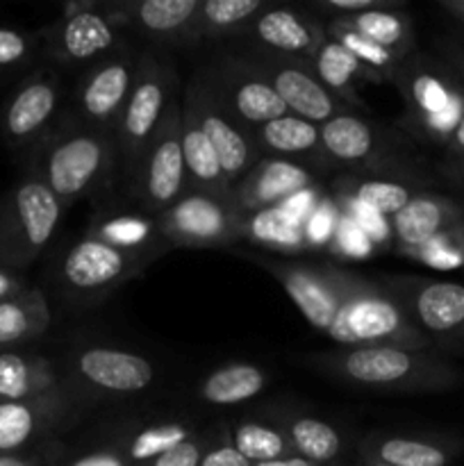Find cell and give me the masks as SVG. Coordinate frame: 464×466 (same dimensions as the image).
Here are the masks:
<instances>
[{
	"label": "cell",
	"mask_w": 464,
	"mask_h": 466,
	"mask_svg": "<svg viewBox=\"0 0 464 466\" xmlns=\"http://www.w3.org/2000/svg\"><path fill=\"white\" fill-rule=\"evenodd\" d=\"M298 458L318 466H341L348 455V437L328 419L300 410H271Z\"/></svg>",
	"instance_id": "4316f807"
},
{
	"label": "cell",
	"mask_w": 464,
	"mask_h": 466,
	"mask_svg": "<svg viewBox=\"0 0 464 466\" xmlns=\"http://www.w3.org/2000/svg\"><path fill=\"white\" fill-rule=\"evenodd\" d=\"M64 455H66L64 446L57 441H50V444L27 451V453L0 455V466H59Z\"/></svg>",
	"instance_id": "c3c4849f"
},
{
	"label": "cell",
	"mask_w": 464,
	"mask_h": 466,
	"mask_svg": "<svg viewBox=\"0 0 464 466\" xmlns=\"http://www.w3.org/2000/svg\"><path fill=\"white\" fill-rule=\"evenodd\" d=\"M62 382L82 400L121 403L153 390L157 367L146 355L107 344H86L71 349L59 364Z\"/></svg>",
	"instance_id": "8992f818"
},
{
	"label": "cell",
	"mask_w": 464,
	"mask_h": 466,
	"mask_svg": "<svg viewBox=\"0 0 464 466\" xmlns=\"http://www.w3.org/2000/svg\"><path fill=\"white\" fill-rule=\"evenodd\" d=\"M317 185V171L308 164L282 157H259L235 187V205L241 214L280 208L291 196Z\"/></svg>",
	"instance_id": "7402d4cb"
},
{
	"label": "cell",
	"mask_w": 464,
	"mask_h": 466,
	"mask_svg": "<svg viewBox=\"0 0 464 466\" xmlns=\"http://www.w3.org/2000/svg\"><path fill=\"white\" fill-rule=\"evenodd\" d=\"M394 86L405 103L403 127L421 144L444 150L464 118V86L444 59L414 50Z\"/></svg>",
	"instance_id": "277c9868"
},
{
	"label": "cell",
	"mask_w": 464,
	"mask_h": 466,
	"mask_svg": "<svg viewBox=\"0 0 464 466\" xmlns=\"http://www.w3.org/2000/svg\"><path fill=\"white\" fill-rule=\"evenodd\" d=\"M330 253H341L346 258H367L373 250V237L364 232L355 218L341 217L339 230H337L335 241L330 244Z\"/></svg>",
	"instance_id": "f6af8a7d"
},
{
	"label": "cell",
	"mask_w": 464,
	"mask_h": 466,
	"mask_svg": "<svg viewBox=\"0 0 464 466\" xmlns=\"http://www.w3.org/2000/svg\"><path fill=\"white\" fill-rule=\"evenodd\" d=\"M458 453L459 444L449 437L373 431L358 441L359 460L391 466H449Z\"/></svg>",
	"instance_id": "cb8c5ba5"
},
{
	"label": "cell",
	"mask_w": 464,
	"mask_h": 466,
	"mask_svg": "<svg viewBox=\"0 0 464 466\" xmlns=\"http://www.w3.org/2000/svg\"><path fill=\"white\" fill-rule=\"evenodd\" d=\"M326 32L330 39H335L337 44L344 46V48L348 50L359 64H364L368 71L376 73V76L380 77V82H389V85H394L396 76H398L400 66H403L405 62L403 57L389 53V50L373 44V41L364 39V36H359L358 32L350 30V27L341 21L326 23Z\"/></svg>",
	"instance_id": "f35d334b"
},
{
	"label": "cell",
	"mask_w": 464,
	"mask_h": 466,
	"mask_svg": "<svg viewBox=\"0 0 464 466\" xmlns=\"http://www.w3.org/2000/svg\"><path fill=\"white\" fill-rule=\"evenodd\" d=\"M89 405L82 403L64 382L45 394L14 403H0V455L27 453L50 444L71 428Z\"/></svg>",
	"instance_id": "4fadbf2b"
},
{
	"label": "cell",
	"mask_w": 464,
	"mask_h": 466,
	"mask_svg": "<svg viewBox=\"0 0 464 466\" xmlns=\"http://www.w3.org/2000/svg\"><path fill=\"white\" fill-rule=\"evenodd\" d=\"M239 232L241 239L250 241L268 253L300 255L309 250L303 221L287 212L282 205L257 209V212H244L239 221Z\"/></svg>",
	"instance_id": "e575fe53"
},
{
	"label": "cell",
	"mask_w": 464,
	"mask_h": 466,
	"mask_svg": "<svg viewBox=\"0 0 464 466\" xmlns=\"http://www.w3.org/2000/svg\"><path fill=\"white\" fill-rule=\"evenodd\" d=\"M39 35L41 55L59 68L91 66L130 46L126 32L105 12L103 0L66 3L62 16Z\"/></svg>",
	"instance_id": "9c48e42d"
},
{
	"label": "cell",
	"mask_w": 464,
	"mask_h": 466,
	"mask_svg": "<svg viewBox=\"0 0 464 466\" xmlns=\"http://www.w3.org/2000/svg\"><path fill=\"white\" fill-rule=\"evenodd\" d=\"M200 0H114L105 12L123 32L155 46H191Z\"/></svg>",
	"instance_id": "44dd1931"
},
{
	"label": "cell",
	"mask_w": 464,
	"mask_h": 466,
	"mask_svg": "<svg viewBox=\"0 0 464 466\" xmlns=\"http://www.w3.org/2000/svg\"><path fill=\"white\" fill-rule=\"evenodd\" d=\"M200 431L203 426H198L194 419L182 417V414H159V417L121 423L100 437V441H107L116 451H121L132 466H141L185 444Z\"/></svg>",
	"instance_id": "603a6c76"
},
{
	"label": "cell",
	"mask_w": 464,
	"mask_h": 466,
	"mask_svg": "<svg viewBox=\"0 0 464 466\" xmlns=\"http://www.w3.org/2000/svg\"><path fill=\"white\" fill-rule=\"evenodd\" d=\"M239 53L267 77L268 85L285 103L287 112L294 114V116L323 126L330 118L350 112V107H346L341 100H337L335 96L323 89L308 64L255 48H244Z\"/></svg>",
	"instance_id": "d6986e66"
},
{
	"label": "cell",
	"mask_w": 464,
	"mask_h": 466,
	"mask_svg": "<svg viewBox=\"0 0 464 466\" xmlns=\"http://www.w3.org/2000/svg\"><path fill=\"white\" fill-rule=\"evenodd\" d=\"M182 105L194 112L196 121L200 123L203 132L209 137V141H212L214 150L218 155V162H221L223 176H226L227 185L235 191L241 177L262 157L257 146H255L253 132L246 130L232 116L230 109L223 105V100L214 91L212 82L205 76V71H198L191 77V82L187 85Z\"/></svg>",
	"instance_id": "5bb4252c"
},
{
	"label": "cell",
	"mask_w": 464,
	"mask_h": 466,
	"mask_svg": "<svg viewBox=\"0 0 464 466\" xmlns=\"http://www.w3.org/2000/svg\"><path fill=\"white\" fill-rule=\"evenodd\" d=\"M66 208L36 176H23L0 198V267L21 273L57 232Z\"/></svg>",
	"instance_id": "ba28073f"
},
{
	"label": "cell",
	"mask_w": 464,
	"mask_h": 466,
	"mask_svg": "<svg viewBox=\"0 0 464 466\" xmlns=\"http://www.w3.org/2000/svg\"><path fill=\"white\" fill-rule=\"evenodd\" d=\"M253 137L262 157L294 159L312 168L323 164L328 167L321 144V127L317 123L285 114L259 126Z\"/></svg>",
	"instance_id": "f1b7e54d"
},
{
	"label": "cell",
	"mask_w": 464,
	"mask_h": 466,
	"mask_svg": "<svg viewBox=\"0 0 464 466\" xmlns=\"http://www.w3.org/2000/svg\"><path fill=\"white\" fill-rule=\"evenodd\" d=\"M62 382L55 360L27 350H0V403L27 400Z\"/></svg>",
	"instance_id": "1f68e13d"
},
{
	"label": "cell",
	"mask_w": 464,
	"mask_h": 466,
	"mask_svg": "<svg viewBox=\"0 0 464 466\" xmlns=\"http://www.w3.org/2000/svg\"><path fill=\"white\" fill-rule=\"evenodd\" d=\"M437 57L444 59L446 66L458 76L464 86V39L462 36H441L437 39Z\"/></svg>",
	"instance_id": "681fc988"
},
{
	"label": "cell",
	"mask_w": 464,
	"mask_h": 466,
	"mask_svg": "<svg viewBox=\"0 0 464 466\" xmlns=\"http://www.w3.org/2000/svg\"><path fill=\"white\" fill-rule=\"evenodd\" d=\"M309 71L314 73L323 89L337 100L346 105V107L355 109V112H367L368 105L358 91V82H376L380 85V77L373 71H368L364 64H359L344 46L337 44L335 39L328 36L317 50V55L309 62Z\"/></svg>",
	"instance_id": "f546056e"
},
{
	"label": "cell",
	"mask_w": 464,
	"mask_h": 466,
	"mask_svg": "<svg viewBox=\"0 0 464 466\" xmlns=\"http://www.w3.org/2000/svg\"><path fill=\"white\" fill-rule=\"evenodd\" d=\"M62 82L55 68H39L18 82L0 109V132L9 148L32 150L55 126Z\"/></svg>",
	"instance_id": "ac0fdd59"
},
{
	"label": "cell",
	"mask_w": 464,
	"mask_h": 466,
	"mask_svg": "<svg viewBox=\"0 0 464 466\" xmlns=\"http://www.w3.org/2000/svg\"><path fill=\"white\" fill-rule=\"evenodd\" d=\"M308 367L344 385L403 394L449 391L464 382L462 369L439 353L403 346L335 349L308 358Z\"/></svg>",
	"instance_id": "3957f363"
},
{
	"label": "cell",
	"mask_w": 464,
	"mask_h": 466,
	"mask_svg": "<svg viewBox=\"0 0 464 466\" xmlns=\"http://www.w3.org/2000/svg\"><path fill=\"white\" fill-rule=\"evenodd\" d=\"M64 208L89 198L118 173V148L112 130L86 126L76 116L55 123L30 150V171Z\"/></svg>",
	"instance_id": "7a4b0ae2"
},
{
	"label": "cell",
	"mask_w": 464,
	"mask_h": 466,
	"mask_svg": "<svg viewBox=\"0 0 464 466\" xmlns=\"http://www.w3.org/2000/svg\"><path fill=\"white\" fill-rule=\"evenodd\" d=\"M59 466H132L121 451L114 449L107 441H96L89 449H82L77 453L64 455Z\"/></svg>",
	"instance_id": "7dc6e473"
},
{
	"label": "cell",
	"mask_w": 464,
	"mask_h": 466,
	"mask_svg": "<svg viewBox=\"0 0 464 466\" xmlns=\"http://www.w3.org/2000/svg\"><path fill=\"white\" fill-rule=\"evenodd\" d=\"M53 323L48 299L30 287L23 294L0 300V350H18L45 335Z\"/></svg>",
	"instance_id": "836d02e7"
},
{
	"label": "cell",
	"mask_w": 464,
	"mask_h": 466,
	"mask_svg": "<svg viewBox=\"0 0 464 466\" xmlns=\"http://www.w3.org/2000/svg\"><path fill=\"white\" fill-rule=\"evenodd\" d=\"M348 466H391V464H382V462H368V460H359L355 464H348Z\"/></svg>",
	"instance_id": "9f6ffc18"
},
{
	"label": "cell",
	"mask_w": 464,
	"mask_h": 466,
	"mask_svg": "<svg viewBox=\"0 0 464 466\" xmlns=\"http://www.w3.org/2000/svg\"><path fill=\"white\" fill-rule=\"evenodd\" d=\"M439 176L441 180L449 182L455 189L464 191V162H450V159H444L439 164Z\"/></svg>",
	"instance_id": "816d5d0a"
},
{
	"label": "cell",
	"mask_w": 464,
	"mask_h": 466,
	"mask_svg": "<svg viewBox=\"0 0 464 466\" xmlns=\"http://www.w3.org/2000/svg\"><path fill=\"white\" fill-rule=\"evenodd\" d=\"M86 237H94L112 248L136 255L148 262L162 258L164 250L171 248L159 230L157 218L146 212L98 209L86 226Z\"/></svg>",
	"instance_id": "484cf974"
},
{
	"label": "cell",
	"mask_w": 464,
	"mask_h": 466,
	"mask_svg": "<svg viewBox=\"0 0 464 466\" xmlns=\"http://www.w3.org/2000/svg\"><path fill=\"white\" fill-rule=\"evenodd\" d=\"M155 218L168 246L226 248L241 239V212L237 205L205 191L189 189Z\"/></svg>",
	"instance_id": "9a60e30c"
},
{
	"label": "cell",
	"mask_w": 464,
	"mask_h": 466,
	"mask_svg": "<svg viewBox=\"0 0 464 466\" xmlns=\"http://www.w3.org/2000/svg\"><path fill=\"white\" fill-rule=\"evenodd\" d=\"M398 3H403V0H314L309 9H312L317 18H328V23H330L346 21V18L358 16V14L391 7V5Z\"/></svg>",
	"instance_id": "ee69618b"
},
{
	"label": "cell",
	"mask_w": 464,
	"mask_h": 466,
	"mask_svg": "<svg viewBox=\"0 0 464 466\" xmlns=\"http://www.w3.org/2000/svg\"><path fill=\"white\" fill-rule=\"evenodd\" d=\"M182 103L168 107L166 116L159 123L153 141L146 148L132 176L127 177V189L141 208V212L157 217L164 209L182 198L189 191L185 157H182Z\"/></svg>",
	"instance_id": "7c38bea8"
},
{
	"label": "cell",
	"mask_w": 464,
	"mask_h": 466,
	"mask_svg": "<svg viewBox=\"0 0 464 466\" xmlns=\"http://www.w3.org/2000/svg\"><path fill=\"white\" fill-rule=\"evenodd\" d=\"M430 182L403 180V177H382V176H348L337 177L335 189L337 205L346 208H359L376 217H396L409 200L421 191H428Z\"/></svg>",
	"instance_id": "83f0119b"
},
{
	"label": "cell",
	"mask_w": 464,
	"mask_h": 466,
	"mask_svg": "<svg viewBox=\"0 0 464 466\" xmlns=\"http://www.w3.org/2000/svg\"><path fill=\"white\" fill-rule=\"evenodd\" d=\"M176 100L177 73L173 64L153 50H144L135 85L112 130L118 148V173L126 177V182Z\"/></svg>",
	"instance_id": "52a82bcc"
},
{
	"label": "cell",
	"mask_w": 464,
	"mask_h": 466,
	"mask_svg": "<svg viewBox=\"0 0 464 466\" xmlns=\"http://www.w3.org/2000/svg\"><path fill=\"white\" fill-rule=\"evenodd\" d=\"M439 7L444 9V12H449L459 25H464V0H441Z\"/></svg>",
	"instance_id": "db71d44e"
},
{
	"label": "cell",
	"mask_w": 464,
	"mask_h": 466,
	"mask_svg": "<svg viewBox=\"0 0 464 466\" xmlns=\"http://www.w3.org/2000/svg\"><path fill=\"white\" fill-rule=\"evenodd\" d=\"M268 371L255 362H226L196 387V399L212 408H235L257 399L268 387Z\"/></svg>",
	"instance_id": "d6a6232c"
},
{
	"label": "cell",
	"mask_w": 464,
	"mask_h": 466,
	"mask_svg": "<svg viewBox=\"0 0 464 466\" xmlns=\"http://www.w3.org/2000/svg\"><path fill=\"white\" fill-rule=\"evenodd\" d=\"M459 223H464V200L428 189L414 196L396 217L389 218V232L403 253Z\"/></svg>",
	"instance_id": "d4e9b609"
},
{
	"label": "cell",
	"mask_w": 464,
	"mask_h": 466,
	"mask_svg": "<svg viewBox=\"0 0 464 466\" xmlns=\"http://www.w3.org/2000/svg\"><path fill=\"white\" fill-rule=\"evenodd\" d=\"M267 7L268 3L264 0H200L191 46L241 39L250 23Z\"/></svg>",
	"instance_id": "d590c367"
},
{
	"label": "cell",
	"mask_w": 464,
	"mask_h": 466,
	"mask_svg": "<svg viewBox=\"0 0 464 466\" xmlns=\"http://www.w3.org/2000/svg\"><path fill=\"white\" fill-rule=\"evenodd\" d=\"M209 435H212V426L203 428V431L196 432L191 440H187L185 444L176 446V449L168 451V453L159 455V458L150 460V462L141 466H200L205 449H207Z\"/></svg>",
	"instance_id": "bcb514c9"
},
{
	"label": "cell",
	"mask_w": 464,
	"mask_h": 466,
	"mask_svg": "<svg viewBox=\"0 0 464 466\" xmlns=\"http://www.w3.org/2000/svg\"><path fill=\"white\" fill-rule=\"evenodd\" d=\"M41 55L39 32L0 25V73L21 71Z\"/></svg>",
	"instance_id": "60d3db41"
},
{
	"label": "cell",
	"mask_w": 464,
	"mask_h": 466,
	"mask_svg": "<svg viewBox=\"0 0 464 466\" xmlns=\"http://www.w3.org/2000/svg\"><path fill=\"white\" fill-rule=\"evenodd\" d=\"M27 289H30V285H27V280L23 278V273L0 267V300L12 299V296L23 294V291Z\"/></svg>",
	"instance_id": "f907efd6"
},
{
	"label": "cell",
	"mask_w": 464,
	"mask_h": 466,
	"mask_svg": "<svg viewBox=\"0 0 464 466\" xmlns=\"http://www.w3.org/2000/svg\"><path fill=\"white\" fill-rule=\"evenodd\" d=\"M200 466H255L250 460H246L227 435L226 421L212 423V435H209L207 449H205Z\"/></svg>",
	"instance_id": "7bdbcfd3"
},
{
	"label": "cell",
	"mask_w": 464,
	"mask_h": 466,
	"mask_svg": "<svg viewBox=\"0 0 464 466\" xmlns=\"http://www.w3.org/2000/svg\"><path fill=\"white\" fill-rule=\"evenodd\" d=\"M344 212H341L339 205L335 200L323 198L308 217L303 218L305 228V239H308L309 250H323L330 248V244L335 241L337 230H339V223Z\"/></svg>",
	"instance_id": "b9f144b4"
},
{
	"label": "cell",
	"mask_w": 464,
	"mask_h": 466,
	"mask_svg": "<svg viewBox=\"0 0 464 466\" xmlns=\"http://www.w3.org/2000/svg\"><path fill=\"white\" fill-rule=\"evenodd\" d=\"M248 48L308 64L328 39L326 23L314 14L282 5H268L241 35Z\"/></svg>",
	"instance_id": "ffe728a7"
},
{
	"label": "cell",
	"mask_w": 464,
	"mask_h": 466,
	"mask_svg": "<svg viewBox=\"0 0 464 466\" xmlns=\"http://www.w3.org/2000/svg\"><path fill=\"white\" fill-rule=\"evenodd\" d=\"M226 428L235 449L253 464L276 462L296 455L271 412L244 414L235 421H226Z\"/></svg>",
	"instance_id": "8d00e7d4"
},
{
	"label": "cell",
	"mask_w": 464,
	"mask_h": 466,
	"mask_svg": "<svg viewBox=\"0 0 464 466\" xmlns=\"http://www.w3.org/2000/svg\"><path fill=\"white\" fill-rule=\"evenodd\" d=\"M444 153H446V159H450V162H464V118L458 126V130L453 132V137H450Z\"/></svg>",
	"instance_id": "f5cc1de1"
},
{
	"label": "cell",
	"mask_w": 464,
	"mask_h": 466,
	"mask_svg": "<svg viewBox=\"0 0 464 466\" xmlns=\"http://www.w3.org/2000/svg\"><path fill=\"white\" fill-rule=\"evenodd\" d=\"M253 259L280 282L305 321L339 349L403 346L437 353L432 341L376 278L330 262L309 264L267 255Z\"/></svg>",
	"instance_id": "6da1fadb"
},
{
	"label": "cell",
	"mask_w": 464,
	"mask_h": 466,
	"mask_svg": "<svg viewBox=\"0 0 464 466\" xmlns=\"http://www.w3.org/2000/svg\"><path fill=\"white\" fill-rule=\"evenodd\" d=\"M321 127L323 155L328 167L350 168L358 176L403 177L430 182L412 162V144L396 127L368 121L359 112L339 114ZM432 185V182H430Z\"/></svg>",
	"instance_id": "5b68a950"
},
{
	"label": "cell",
	"mask_w": 464,
	"mask_h": 466,
	"mask_svg": "<svg viewBox=\"0 0 464 466\" xmlns=\"http://www.w3.org/2000/svg\"><path fill=\"white\" fill-rule=\"evenodd\" d=\"M405 258H412L435 271H453L464 267V223L441 232L435 239L417 246V248L403 250Z\"/></svg>",
	"instance_id": "ab89813d"
},
{
	"label": "cell",
	"mask_w": 464,
	"mask_h": 466,
	"mask_svg": "<svg viewBox=\"0 0 464 466\" xmlns=\"http://www.w3.org/2000/svg\"><path fill=\"white\" fill-rule=\"evenodd\" d=\"M255 466H318V464L308 462V460H303V458H298V455H294V458L276 460V462H262V464H255Z\"/></svg>",
	"instance_id": "11a10c76"
},
{
	"label": "cell",
	"mask_w": 464,
	"mask_h": 466,
	"mask_svg": "<svg viewBox=\"0 0 464 466\" xmlns=\"http://www.w3.org/2000/svg\"><path fill=\"white\" fill-rule=\"evenodd\" d=\"M148 259L112 248L94 237H82L59 253L55 285L73 303H91L114 294L118 287L139 276Z\"/></svg>",
	"instance_id": "8fae6325"
},
{
	"label": "cell",
	"mask_w": 464,
	"mask_h": 466,
	"mask_svg": "<svg viewBox=\"0 0 464 466\" xmlns=\"http://www.w3.org/2000/svg\"><path fill=\"white\" fill-rule=\"evenodd\" d=\"M203 71L223 105L246 130L255 132L264 123L289 114L267 77L239 50L223 53Z\"/></svg>",
	"instance_id": "2e32d148"
},
{
	"label": "cell",
	"mask_w": 464,
	"mask_h": 466,
	"mask_svg": "<svg viewBox=\"0 0 464 466\" xmlns=\"http://www.w3.org/2000/svg\"><path fill=\"white\" fill-rule=\"evenodd\" d=\"M341 23H346L359 36L382 46L398 57L405 59L414 53V23L405 9V0L398 5H391V7L358 14V16H350Z\"/></svg>",
	"instance_id": "74e56055"
},
{
	"label": "cell",
	"mask_w": 464,
	"mask_h": 466,
	"mask_svg": "<svg viewBox=\"0 0 464 466\" xmlns=\"http://www.w3.org/2000/svg\"><path fill=\"white\" fill-rule=\"evenodd\" d=\"M435 350H464V282L423 276L376 278Z\"/></svg>",
	"instance_id": "30bf717a"
},
{
	"label": "cell",
	"mask_w": 464,
	"mask_h": 466,
	"mask_svg": "<svg viewBox=\"0 0 464 466\" xmlns=\"http://www.w3.org/2000/svg\"><path fill=\"white\" fill-rule=\"evenodd\" d=\"M182 157H185L187 168V182L189 189L205 191V194L218 196L235 203V191L227 185L226 176H223L221 162L214 150L212 141L205 135L200 123L196 121L194 112L182 105Z\"/></svg>",
	"instance_id": "4dcf8cb0"
},
{
	"label": "cell",
	"mask_w": 464,
	"mask_h": 466,
	"mask_svg": "<svg viewBox=\"0 0 464 466\" xmlns=\"http://www.w3.org/2000/svg\"><path fill=\"white\" fill-rule=\"evenodd\" d=\"M141 55L144 50L127 46V48L86 66L76 85L73 116L86 126L114 130L132 85H135Z\"/></svg>",
	"instance_id": "e0dca14e"
}]
</instances>
